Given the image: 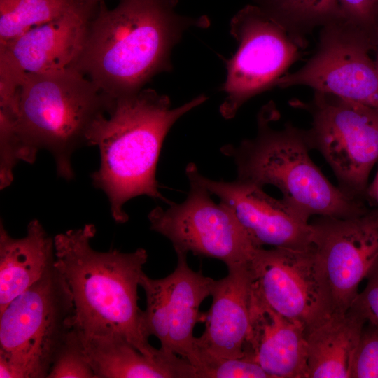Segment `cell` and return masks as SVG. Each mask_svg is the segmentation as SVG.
<instances>
[{
  "label": "cell",
  "mask_w": 378,
  "mask_h": 378,
  "mask_svg": "<svg viewBox=\"0 0 378 378\" xmlns=\"http://www.w3.org/2000/svg\"><path fill=\"white\" fill-rule=\"evenodd\" d=\"M279 115L274 104L268 103L258 115L254 137L221 148L233 160L237 178L262 188L276 187L282 199L308 219L312 216L349 218L367 212L364 201L345 195L312 161L305 130L290 122L280 128L272 125Z\"/></svg>",
  "instance_id": "277c9868"
},
{
  "label": "cell",
  "mask_w": 378,
  "mask_h": 378,
  "mask_svg": "<svg viewBox=\"0 0 378 378\" xmlns=\"http://www.w3.org/2000/svg\"><path fill=\"white\" fill-rule=\"evenodd\" d=\"M188 179L190 189L183 202L150 211V229L167 238L176 253L218 259L227 269L248 265L259 248L228 206L216 203L206 188Z\"/></svg>",
  "instance_id": "9c48e42d"
},
{
  "label": "cell",
  "mask_w": 378,
  "mask_h": 378,
  "mask_svg": "<svg viewBox=\"0 0 378 378\" xmlns=\"http://www.w3.org/2000/svg\"><path fill=\"white\" fill-rule=\"evenodd\" d=\"M55 261L54 239L37 219L27 234L13 238L0 223V313L35 284Z\"/></svg>",
  "instance_id": "d6986e66"
},
{
  "label": "cell",
  "mask_w": 378,
  "mask_h": 378,
  "mask_svg": "<svg viewBox=\"0 0 378 378\" xmlns=\"http://www.w3.org/2000/svg\"><path fill=\"white\" fill-rule=\"evenodd\" d=\"M113 99L76 70L29 74L20 84L18 135L22 160L33 163L38 150H49L58 176L74 177L73 153L87 145L94 120L107 113Z\"/></svg>",
  "instance_id": "5b68a950"
},
{
  "label": "cell",
  "mask_w": 378,
  "mask_h": 378,
  "mask_svg": "<svg viewBox=\"0 0 378 378\" xmlns=\"http://www.w3.org/2000/svg\"><path fill=\"white\" fill-rule=\"evenodd\" d=\"M258 6L290 31L304 37L317 27L344 19L339 0H257Z\"/></svg>",
  "instance_id": "44dd1931"
},
{
  "label": "cell",
  "mask_w": 378,
  "mask_h": 378,
  "mask_svg": "<svg viewBox=\"0 0 378 378\" xmlns=\"http://www.w3.org/2000/svg\"><path fill=\"white\" fill-rule=\"evenodd\" d=\"M365 279V288L358 293L351 307L359 311L367 323L378 327V260Z\"/></svg>",
  "instance_id": "4316f807"
},
{
  "label": "cell",
  "mask_w": 378,
  "mask_h": 378,
  "mask_svg": "<svg viewBox=\"0 0 378 378\" xmlns=\"http://www.w3.org/2000/svg\"><path fill=\"white\" fill-rule=\"evenodd\" d=\"M230 34L238 43L225 61L226 97L219 108L231 119L241 106L257 94L276 87L278 80L302 55L306 38L288 30L257 5H246L230 21Z\"/></svg>",
  "instance_id": "ba28073f"
},
{
  "label": "cell",
  "mask_w": 378,
  "mask_h": 378,
  "mask_svg": "<svg viewBox=\"0 0 378 378\" xmlns=\"http://www.w3.org/2000/svg\"><path fill=\"white\" fill-rule=\"evenodd\" d=\"M253 295L309 329L333 312L330 289L313 245L259 248L248 264Z\"/></svg>",
  "instance_id": "8fae6325"
},
{
  "label": "cell",
  "mask_w": 378,
  "mask_h": 378,
  "mask_svg": "<svg viewBox=\"0 0 378 378\" xmlns=\"http://www.w3.org/2000/svg\"><path fill=\"white\" fill-rule=\"evenodd\" d=\"M293 104L310 113L309 147L330 166L338 188L352 199L366 200L370 174L378 162V109L316 91L310 102Z\"/></svg>",
  "instance_id": "52a82bcc"
},
{
  "label": "cell",
  "mask_w": 378,
  "mask_h": 378,
  "mask_svg": "<svg viewBox=\"0 0 378 378\" xmlns=\"http://www.w3.org/2000/svg\"><path fill=\"white\" fill-rule=\"evenodd\" d=\"M186 174L231 209L258 248L305 249L312 246L309 219L284 200L265 193L262 187L238 178L233 181L210 179L193 162L186 167Z\"/></svg>",
  "instance_id": "5bb4252c"
},
{
  "label": "cell",
  "mask_w": 378,
  "mask_h": 378,
  "mask_svg": "<svg viewBox=\"0 0 378 378\" xmlns=\"http://www.w3.org/2000/svg\"><path fill=\"white\" fill-rule=\"evenodd\" d=\"M193 367L197 378H270L258 363L244 358H217L197 352Z\"/></svg>",
  "instance_id": "cb8c5ba5"
},
{
  "label": "cell",
  "mask_w": 378,
  "mask_h": 378,
  "mask_svg": "<svg viewBox=\"0 0 378 378\" xmlns=\"http://www.w3.org/2000/svg\"><path fill=\"white\" fill-rule=\"evenodd\" d=\"M206 99L201 94L172 108L168 96L146 88L113 99L107 113L94 120L87 134V145L97 146L101 159L99 169L91 175L92 183L107 196L117 223L127 221L123 206L136 196L172 203L159 191L156 180L163 141L181 117Z\"/></svg>",
  "instance_id": "7a4b0ae2"
},
{
  "label": "cell",
  "mask_w": 378,
  "mask_h": 378,
  "mask_svg": "<svg viewBox=\"0 0 378 378\" xmlns=\"http://www.w3.org/2000/svg\"><path fill=\"white\" fill-rule=\"evenodd\" d=\"M375 41L344 19L320 28L314 53L298 71L286 74L276 87L307 86L378 109Z\"/></svg>",
  "instance_id": "30bf717a"
},
{
  "label": "cell",
  "mask_w": 378,
  "mask_h": 378,
  "mask_svg": "<svg viewBox=\"0 0 378 378\" xmlns=\"http://www.w3.org/2000/svg\"><path fill=\"white\" fill-rule=\"evenodd\" d=\"M177 265L164 278L153 279L142 273L139 285L146 296L142 330L146 338L156 337L160 349L187 360L192 365L196 356L194 328L202 302L211 295L215 281L201 270L194 271L187 253L176 252Z\"/></svg>",
  "instance_id": "7c38bea8"
},
{
  "label": "cell",
  "mask_w": 378,
  "mask_h": 378,
  "mask_svg": "<svg viewBox=\"0 0 378 378\" xmlns=\"http://www.w3.org/2000/svg\"><path fill=\"white\" fill-rule=\"evenodd\" d=\"M344 19L376 42L378 0H339Z\"/></svg>",
  "instance_id": "484cf974"
},
{
  "label": "cell",
  "mask_w": 378,
  "mask_h": 378,
  "mask_svg": "<svg viewBox=\"0 0 378 378\" xmlns=\"http://www.w3.org/2000/svg\"><path fill=\"white\" fill-rule=\"evenodd\" d=\"M312 244L326 276L333 312L344 313L358 286L378 260V212L356 216H319L310 223Z\"/></svg>",
  "instance_id": "4fadbf2b"
},
{
  "label": "cell",
  "mask_w": 378,
  "mask_h": 378,
  "mask_svg": "<svg viewBox=\"0 0 378 378\" xmlns=\"http://www.w3.org/2000/svg\"><path fill=\"white\" fill-rule=\"evenodd\" d=\"M90 1H92V2H96V3H99L100 1H102L103 0H88Z\"/></svg>",
  "instance_id": "f546056e"
},
{
  "label": "cell",
  "mask_w": 378,
  "mask_h": 378,
  "mask_svg": "<svg viewBox=\"0 0 378 378\" xmlns=\"http://www.w3.org/2000/svg\"><path fill=\"white\" fill-rule=\"evenodd\" d=\"M178 0L104 1L90 21L82 53L72 69L112 99L134 94L155 75L172 69L171 55L186 30L205 28L206 17L175 11Z\"/></svg>",
  "instance_id": "6da1fadb"
},
{
  "label": "cell",
  "mask_w": 378,
  "mask_h": 378,
  "mask_svg": "<svg viewBox=\"0 0 378 378\" xmlns=\"http://www.w3.org/2000/svg\"><path fill=\"white\" fill-rule=\"evenodd\" d=\"M367 323L353 307L332 312L306 330L308 378H351L356 349Z\"/></svg>",
  "instance_id": "ffe728a7"
},
{
  "label": "cell",
  "mask_w": 378,
  "mask_h": 378,
  "mask_svg": "<svg viewBox=\"0 0 378 378\" xmlns=\"http://www.w3.org/2000/svg\"><path fill=\"white\" fill-rule=\"evenodd\" d=\"M351 378H378V327L366 323L356 349Z\"/></svg>",
  "instance_id": "d4e9b609"
},
{
  "label": "cell",
  "mask_w": 378,
  "mask_h": 378,
  "mask_svg": "<svg viewBox=\"0 0 378 378\" xmlns=\"http://www.w3.org/2000/svg\"><path fill=\"white\" fill-rule=\"evenodd\" d=\"M47 378H95L74 326L57 349Z\"/></svg>",
  "instance_id": "603a6c76"
},
{
  "label": "cell",
  "mask_w": 378,
  "mask_h": 378,
  "mask_svg": "<svg viewBox=\"0 0 378 378\" xmlns=\"http://www.w3.org/2000/svg\"><path fill=\"white\" fill-rule=\"evenodd\" d=\"M374 52L375 53L374 61H375V64L378 70V34H377V37L376 40V44H375Z\"/></svg>",
  "instance_id": "f1b7e54d"
},
{
  "label": "cell",
  "mask_w": 378,
  "mask_h": 378,
  "mask_svg": "<svg viewBox=\"0 0 378 378\" xmlns=\"http://www.w3.org/2000/svg\"><path fill=\"white\" fill-rule=\"evenodd\" d=\"M78 0H0V45L68 10Z\"/></svg>",
  "instance_id": "7402d4cb"
},
{
  "label": "cell",
  "mask_w": 378,
  "mask_h": 378,
  "mask_svg": "<svg viewBox=\"0 0 378 378\" xmlns=\"http://www.w3.org/2000/svg\"><path fill=\"white\" fill-rule=\"evenodd\" d=\"M99 3L78 0L59 17L0 45V75L20 86L27 75L73 69Z\"/></svg>",
  "instance_id": "9a60e30c"
},
{
  "label": "cell",
  "mask_w": 378,
  "mask_h": 378,
  "mask_svg": "<svg viewBox=\"0 0 378 378\" xmlns=\"http://www.w3.org/2000/svg\"><path fill=\"white\" fill-rule=\"evenodd\" d=\"M78 332L95 378H197L195 368L175 354L152 358L122 336Z\"/></svg>",
  "instance_id": "ac0fdd59"
},
{
  "label": "cell",
  "mask_w": 378,
  "mask_h": 378,
  "mask_svg": "<svg viewBox=\"0 0 378 378\" xmlns=\"http://www.w3.org/2000/svg\"><path fill=\"white\" fill-rule=\"evenodd\" d=\"M55 262L0 313L1 378H47L74 326L72 293Z\"/></svg>",
  "instance_id": "8992f818"
},
{
  "label": "cell",
  "mask_w": 378,
  "mask_h": 378,
  "mask_svg": "<svg viewBox=\"0 0 378 378\" xmlns=\"http://www.w3.org/2000/svg\"><path fill=\"white\" fill-rule=\"evenodd\" d=\"M366 200L374 205L378 212V167L374 178L368 184L366 191Z\"/></svg>",
  "instance_id": "83f0119b"
},
{
  "label": "cell",
  "mask_w": 378,
  "mask_h": 378,
  "mask_svg": "<svg viewBox=\"0 0 378 378\" xmlns=\"http://www.w3.org/2000/svg\"><path fill=\"white\" fill-rule=\"evenodd\" d=\"M95 233L93 224H85L53 238L55 265L73 296L74 326L88 335L122 336L148 357H164L167 352L151 346L142 330L138 286L146 251H95L90 246Z\"/></svg>",
  "instance_id": "3957f363"
},
{
  "label": "cell",
  "mask_w": 378,
  "mask_h": 378,
  "mask_svg": "<svg viewBox=\"0 0 378 378\" xmlns=\"http://www.w3.org/2000/svg\"><path fill=\"white\" fill-rule=\"evenodd\" d=\"M248 264L228 268L226 276L215 281L204 332L195 338L196 354L200 352L217 358L244 357L251 326Z\"/></svg>",
  "instance_id": "2e32d148"
},
{
  "label": "cell",
  "mask_w": 378,
  "mask_h": 378,
  "mask_svg": "<svg viewBox=\"0 0 378 378\" xmlns=\"http://www.w3.org/2000/svg\"><path fill=\"white\" fill-rule=\"evenodd\" d=\"M243 358L258 363L270 378H308L306 329L265 305L251 290Z\"/></svg>",
  "instance_id": "e0dca14e"
}]
</instances>
